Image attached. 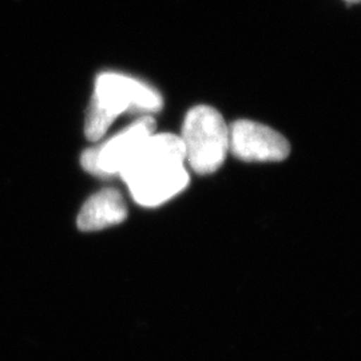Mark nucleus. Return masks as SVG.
I'll return each mask as SVG.
<instances>
[{"label": "nucleus", "mask_w": 361, "mask_h": 361, "mask_svg": "<svg viewBox=\"0 0 361 361\" xmlns=\"http://www.w3.org/2000/svg\"><path fill=\"white\" fill-rule=\"evenodd\" d=\"M180 138L185 161L198 174L217 171L229 152V128L210 106H195L188 113Z\"/></svg>", "instance_id": "3"}, {"label": "nucleus", "mask_w": 361, "mask_h": 361, "mask_svg": "<svg viewBox=\"0 0 361 361\" xmlns=\"http://www.w3.org/2000/svg\"><path fill=\"white\" fill-rule=\"evenodd\" d=\"M349 3H356V1H359V0H347Z\"/></svg>", "instance_id": "7"}, {"label": "nucleus", "mask_w": 361, "mask_h": 361, "mask_svg": "<svg viewBox=\"0 0 361 361\" xmlns=\"http://www.w3.org/2000/svg\"><path fill=\"white\" fill-rule=\"evenodd\" d=\"M183 162L185 153L180 137L153 133L130 157L119 177L129 186L137 204L159 207L189 185Z\"/></svg>", "instance_id": "1"}, {"label": "nucleus", "mask_w": 361, "mask_h": 361, "mask_svg": "<svg viewBox=\"0 0 361 361\" xmlns=\"http://www.w3.org/2000/svg\"><path fill=\"white\" fill-rule=\"evenodd\" d=\"M162 104L159 92L142 82L122 74L104 73L95 82L86 116V135L91 141H98L122 113H157Z\"/></svg>", "instance_id": "2"}, {"label": "nucleus", "mask_w": 361, "mask_h": 361, "mask_svg": "<svg viewBox=\"0 0 361 361\" xmlns=\"http://www.w3.org/2000/svg\"><path fill=\"white\" fill-rule=\"evenodd\" d=\"M128 217V207L122 194L116 189H104L94 194L78 216V228L82 232H97L118 225Z\"/></svg>", "instance_id": "6"}, {"label": "nucleus", "mask_w": 361, "mask_h": 361, "mask_svg": "<svg viewBox=\"0 0 361 361\" xmlns=\"http://www.w3.org/2000/svg\"><path fill=\"white\" fill-rule=\"evenodd\" d=\"M229 152L247 162H277L289 155L290 146L276 130L243 119L229 128Z\"/></svg>", "instance_id": "5"}, {"label": "nucleus", "mask_w": 361, "mask_h": 361, "mask_svg": "<svg viewBox=\"0 0 361 361\" xmlns=\"http://www.w3.org/2000/svg\"><path fill=\"white\" fill-rule=\"evenodd\" d=\"M154 130V119L143 116L109 141L86 150L80 159L82 166L97 177L109 178L118 176L130 157Z\"/></svg>", "instance_id": "4"}]
</instances>
